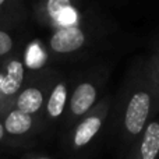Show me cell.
I'll use <instances>...</instances> for the list:
<instances>
[{
	"instance_id": "1",
	"label": "cell",
	"mask_w": 159,
	"mask_h": 159,
	"mask_svg": "<svg viewBox=\"0 0 159 159\" xmlns=\"http://www.w3.org/2000/svg\"><path fill=\"white\" fill-rule=\"evenodd\" d=\"M0 70L3 74L0 91V116H3L8 109L13 107L14 99L27 80V69L22 60V55H14L0 66Z\"/></svg>"
},
{
	"instance_id": "2",
	"label": "cell",
	"mask_w": 159,
	"mask_h": 159,
	"mask_svg": "<svg viewBox=\"0 0 159 159\" xmlns=\"http://www.w3.org/2000/svg\"><path fill=\"white\" fill-rule=\"evenodd\" d=\"M46 77L38 74L34 77L25 80L24 85H22L21 91L14 99L13 107L25 112L28 115H34L41 117L43 115L45 103L48 99V93H49V81L45 80Z\"/></svg>"
},
{
	"instance_id": "3",
	"label": "cell",
	"mask_w": 159,
	"mask_h": 159,
	"mask_svg": "<svg viewBox=\"0 0 159 159\" xmlns=\"http://www.w3.org/2000/svg\"><path fill=\"white\" fill-rule=\"evenodd\" d=\"M2 119L4 131L14 144V147H20L24 141L32 137L39 129V123H41V117L28 115L16 107L8 109L2 116Z\"/></svg>"
},
{
	"instance_id": "4",
	"label": "cell",
	"mask_w": 159,
	"mask_h": 159,
	"mask_svg": "<svg viewBox=\"0 0 159 159\" xmlns=\"http://www.w3.org/2000/svg\"><path fill=\"white\" fill-rule=\"evenodd\" d=\"M85 43V34L77 25L57 28L49 39V48L53 53L67 55L82 48Z\"/></svg>"
},
{
	"instance_id": "5",
	"label": "cell",
	"mask_w": 159,
	"mask_h": 159,
	"mask_svg": "<svg viewBox=\"0 0 159 159\" xmlns=\"http://www.w3.org/2000/svg\"><path fill=\"white\" fill-rule=\"evenodd\" d=\"M151 106V98L147 92H137L131 99L126 110L124 124L131 134H140L144 129Z\"/></svg>"
},
{
	"instance_id": "6",
	"label": "cell",
	"mask_w": 159,
	"mask_h": 159,
	"mask_svg": "<svg viewBox=\"0 0 159 159\" xmlns=\"http://www.w3.org/2000/svg\"><path fill=\"white\" fill-rule=\"evenodd\" d=\"M39 6L42 7V11H35V13H43V16L49 21L60 25L59 28L71 27L77 22V11L67 0H49Z\"/></svg>"
},
{
	"instance_id": "7",
	"label": "cell",
	"mask_w": 159,
	"mask_h": 159,
	"mask_svg": "<svg viewBox=\"0 0 159 159\" xmlns=\"http://www.w3.org/2000/svg\"><path fill=\"white\" fill-rule=\"evenodd\" d=\"M28 18V10L21 0H0V28L16 31Z\"/></svg>"
},
{
	"instance_id": "8",
	"label": "cell",
	"mask_w": 159,
	"mask_h": 159,
	"mask_svg": "<svg viewBox=\"0 0 159 159\" xmlns=\"http://www.w3.org/2000/svg\"><path fill=\"white\" fill-rule=\"evenodd\" d=\"M67 98H69V88H67L66 82L59 81L55 85H52L49 88L43 115L49 120L59 119L64 112V107L67 105Z\"/></svg>"
},
{
	"instance_id": "9",
	"label": "cell",
	"mask_w": 159,
	"mask_h": 159,
	"mask_svg": "<svg viewBox=\"0 0 159 159\" xmlns=\"http://www.w3.org/2000/svg\"><path fill=\"white\" fill-rule=\"evenodd\" d=\"M96 99V89L91 82H81L77 85L70 99V113L74 116H81L88 112Z\"/></svg>"
},
{
	"instance_id": "10",
	"label": "cell",
	"mask_w": 159,
	"mask_h": 159,
	"mask_svg": "<svg viewBox=\"0 0 159 159\" xmlns=\"http://www.w3.org/2000/svg\"><path fill=\"white\" fill-rule=\"evenodd\" d=\"M101 119L98 116H89V117L84 119L81 123L77 126L73 134V145L75 148H81V147L87 145L91 140L96 135V133L101 129Z\"/></svg>"
},
{
	"instance_id": "11",
	"label": "cell",
	"mask_w": 159,
	"mask_h": 159,
	"mask_svg": "<svg viewBox=\"0 0 159 159\" xmlns=\"http://www.w3.org/2000/svg\"><path fill=\"white\" fill-rule=\"evenodd\" d=\"M159 152V123L154 121L147 127L141 144V157L143 159H155Z\"/></svg>"
},
{
	"instance_id": "12",
	"label": "cell",
	"mask_w": 159,
	"mask_h": 159,
	"mask_svg": "<svg viewBox=\"0 0 159 159\" xmlns=\"http://www.w3.org/2000/svg\"><path fill=\"white\" fill-rule=\"evenodd\" d=\"M22 55V60H24L25 69H31V70H41L45 64L46 56L45 52L42 50V46L38 41L31 42L27 48L24 49Z\"/></svg>"
},
{
	"instance_id": "13",
	"label": "cell",
	"mask_w": 159,
	"mask_h": 159,
	"mask_svg": "<svg viewBox=\"0 0 159 159\" xmlns=\"http://www.w3.org/2000/svg\"><path fill=\"white\" fill-rule=\"evenodd\" d=\"M18 52V41L16 38V31H8L0 28V66Z\"/></svg>"
},
{
	"instance_id": "14",
	"label": "cell",
	"mask_w": 159,
	"mask_h": 159,
	"mask_svg": "<svg viewBox=\"0 0 159 159\" xmlns=\"http://www.w3.org/2000/svg\"><path fill=\"white\" fill-rule=\"evenodd\" d=\"M0 148H16L14 144L11 143V140L7 137V134H6V131H4L2 116H0Z\"/></svg>"
},
{
	"instance_id": "15",
	"label": "cell",
	"mask_w": 159,
	"mask_h": 159,
	"mask_svg": "<svg viewBox=\"0 0 159 159\" xmlns=\"http://www.w3.org/2000/svg\"><path fill=\"white\" fill-rule=\"evenodd\" d=\"M22 159H49V158H46V157H36V155H25Z\"/></svg>"
},
{
	"instance_id": "16",
	"label": "cell",
	"mask_w": 159,
	"mask_h": 159,
	"mask_svg": "<svg viewBox=\"0 0 159 159\" xmlns=\"http://www.w3.org/2000/svg\"><path fill=\"white\" fill-rule=\"evenodd\" d=\"M2 81H3V74H2V70H0V91H2Z\"/></svg>"
}]
</instances>
